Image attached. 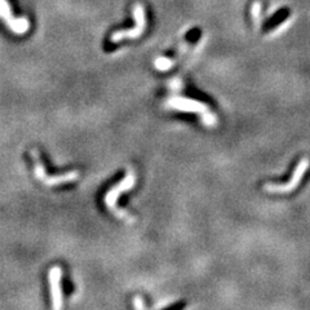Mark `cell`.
I'll list each match as a JSON object with an SVG mask.
<instances>
[{
  "instance_id": "1",
  "label": "cell",
  "mask_w": 310,
  "mask_h": 310,
  "mask_svg": "<svg viewBox=\"0 0 310 310\" xmlns=\"http://www.w3.org/2000/svg\"><path fill=\"white\" fill-rule=\"evenodd\" d=\"M310 162L307 158H302L297 165H296L295 171H293L292 177L286 184H265L264 190L269 191V193H290V191L295 190L297 186L300 185L302 177L306 174L307 168H309Z\"/></svg>"
},
{
  "instance_id": "2",
  "label": "cell",
  "mask_w": 310,
  "mask_h": 310,
  "mask_svg": "<svg viewBox=\"0 0 310 310\" xmlns=\"http://www.w3.org/2000/svg\"><path fill=\"white\" fill-rule=\"evenodd\" d=\"M133 17L136 21V26L128 30H119L111 35L110 40L113 43H118L123 39H137L143 35L144 30L146 29V16L144 7L141 4H136L133 7Z\"/></svg>"
},
{
  "instance_id": "3",
  "label": "cell",
  "mask_w": 310,
  "mask_h": 310,
  "mask_svg": "<svg viewBox=\"0 0 310 310\" xmlns=\"http://www.w3.org/2000/svg\"><path fill=\"white\" fill-rule=\"evenodd\" d=\"M0 18L4 20L6 25L15 34L21 35L27 32L30 27V23L26 17H15L12 13V9L9 7L7 0H0Z\"/></svg>"
},
{
  "instance_id": "4",
  "label": "cell",
  "mask_w": 310,
  "mask_h": 310,
  "mask_svg": "<svg viewBox=\"0 0 310 310\" xmlns=\"http://www.w3.org/2000/svg\"><path fill=\"white\" fill-rule=\"evenodd\" d=\"M168 108L176 109L181 111H191V113H198L203 115L210 111L208 106L205 104L199 102V101L191 100V98H184V97H172L167 102Z\"/></svg>"
},
{
  "instance_id": "5",
  "label": "cell",
  "mask_w": 310,
  "mask_h": 310,
  "mask_svg": "<svg viewBox=\"0 0 310 310\" xmlns=\"http://www.w3.org/2000/svg\"><path fill=\"white\" fill-rule=\"evenodd\" d=\"M134 182H136V177H134V175L132 174V172H129L125 179H123L122 181L118 184V185H115L114 188L111 189V190L108 191V194H106V196H105L106 205H108L111 211H115V212H118L115 205H117V200H118V198H119V194L123 193V191L129 190V189L133 186Z\"/></svg>"
},
{
  "instance_id": "6",
  "label": "cell",
  "mask_w": 310,
  "mask_h": 310,
  "mask_svg": "<svg viewBox=\"0 0 310 310\" xmlns=\"http://www.w3.org/2000/svg\"><path fill=\"white\" fill-rule=\"evenodd\" d=\"M61 270L60 267H53L49 271V283H51V295L54 310H60L62 305V291L60 287Z\"/></svg>"
},
{
  "instance_id": "7",
  "label": "cell",
  "mask_w": 310,
  "mask_h": 310,
  "mask_svg": "<svg viewBox=\"0 0 310 310\" xmlns=\"http://www.w3.org/2000/svg\"><path fill=\"white\" fill-rule=\"evenodd\" d=\"M287 16H288V12L286 11V9H285V11L277 12L275 15H274L273 17L270 18V20L267 21L266 23H265L264 30H273L274 27H277V26L279 25V23L283 22V20H286V18H287Z\"/></svg>"
},
{
  "instance_id": "8",
  "label": "cell",
  "mask_w": 310,
  "mask_h": 310,
  "mask_svg": "<svg viewBox=\"0 0 310 310\" xmlns=\"http://www.w3.org/2000/svg\"><path fill=\"white\" fill-rule=\"evenodd\" d=\"M174 60H171V58H167V57H159L155 60V62H154V66L158 68V70H160V72H165V70H169V68L174 66Z\"/></svg>"
}]
</instances>
